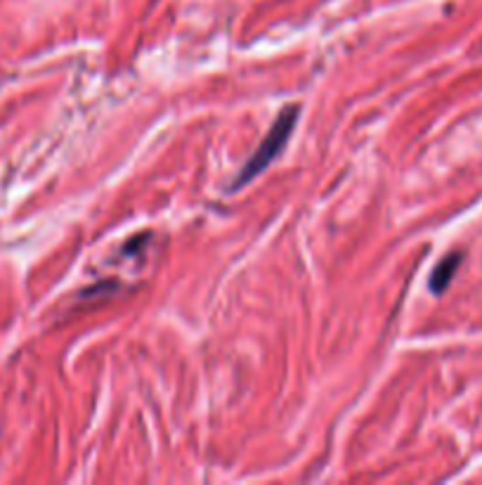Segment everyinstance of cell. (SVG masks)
<instances>
[{
    "label": "cell",
    "mask_w": 482,
    "mask_h": 485,
    "mask_svg": "<svg viewBox=\"0 0 482 485\" xmlns=\"http://www.w3.org/2000/svg\"><path fill=\"white\" fill-rule=\"evenodd\" d=\"M296 119H299V104H288L287 110H284L279 116H277V121L272 123L270 133L265 135L263 145H260L258 150H256V154H253L251 159H248L246 166H244V171H241V174L236 175L235 187L246 185L248 180L256 178V175L263 174L265 168L270 166L272 159H275V156L279 154L281 150H284V145H287L288 135H291L293 126H296Z\"/></svg>",
    "instance_id": "6da1fadb"
},
{
    "label": "cell",
    "mask_w": 482,
    "mask_h": 485,
    "mask_svg": "<svg viewBox=\"0 0 482 485\" xmlns=\"http://www.w3.org/2000/svg\"><path fill=\"white\" fill-rule=\"evenodd\" d=\"M459 266H461V254L445 256V258L437 263L435 270H433L431 290L435 291V294H442V291L447 290L449 282H452V278H454V272H456V268Z\"/></svg>",
    "instance_id": "7a4b0ae2"
}]
</instances>
